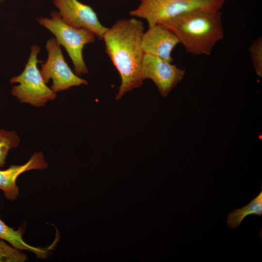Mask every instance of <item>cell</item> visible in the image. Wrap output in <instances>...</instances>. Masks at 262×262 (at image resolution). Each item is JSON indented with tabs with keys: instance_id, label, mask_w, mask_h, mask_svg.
<instances>
[{
	"instance_id": "1",
	"label": "cell",
	"mask_w": 262,
	"mask_h": 262,
	"mask_svg": "<svg viewBox=\"0 0 262 262\" xmlns=\"http://www.w3.org/2000/svg\"><path fill=\"white\" fill-rule=\"evenodd\" d=\"M144 33L143 22L132 17L118 20L103 36L106 53L121 78L116 100L143 84L142 67L145 53L142 38Z\"/></svg>"
},
{
	"instance_id": "2",
	"label": "cell",
	"mask_w": 262,
	"mask_h": 262,
	"mask_svg": "<svg viewBox=\"0 0 262 262\" xmlns=\"http://www.w3.org/2000/svg\"><path fill=\"white\" fill-rule=\"evenodd\" d=\"M221 10L196 9L159 24L171 31L188 53L210 55L224 37Z\"/></svg>"
},
{
	"instance_id": "3",
	"label": "cell",
	"mask_w": 262,
	"mask_h": 262,
	"mask_svg": "<svg viewBox=\"0 0 262 262\" xmlns=\"http://www.w3.org/2000/svg\"><path fill=\"white\" fill-rule=\"evenodd\" d=\"M37 21L65 48L73 64L75 74L79 76L87 74L88 70L83 58L82 50L86 45L95 42V33L86 28H77L66 24L59 13L53 12L50 18L40 17Z\"/></svg>"
},
{
	"instance_id": "4",
	"label": "cell",
	"mask_w": 262,
	"mask_h": 262,
	"mask_svg": "<svg viewBox=\"0 0 262 262\" xmlns=\"http://www.w3.org/2000/svg\"><path fill=\"white\" fill-rule=\"evenodd\" d=\"M40 48L33 45L31 53L22 72L13 77L11 83H18L12 87V94L21 103H28L35 107H42L49 100H54L57 97L44 81L37 64L40 62L37 56Z\"/></svg>"
},
{
	"instance_id": "5",
	"label": "cell",
	"mask_w": 262,
	"mask_h": 262,
	"mask_svg": "<svg viewBox=\"0 0 262 262\" xmlns=\"http://www.w3.org/2000/svg\"><path fill=\"white\" fill-rule=\"evenodd\" d=\"M135 9L130 12L135 17L144 18L148 27L154 26L186 12L201 8L221 9L225 1L215 0H140Z\"/></svg>"
},
{
	"instance_id": "6",
	"label": "cell",
	"mask_w": 262,
	"mask_h": 262,
	"mask_svg": "<svg viewBox=\"0 0 262 262\" xmlns=\"http://www.w3.org/2000/svg\"><path fill=\"white\" fill-rule=\"evenodd\" d=\"M60 45L55 38L49 39L46 43L48 58L40 70L47 83L52 80L50 88L55 92L66 90L73 86L87 85L88 82L74 73L66 62Z\"/></svg>"
},
{
	"instance_id": "7",
	"label": "cell",
	"mask_w": 262,
	"mask_h": 262,
	"mask_svg": "<svg viewBox=\"0 0 262 262\" xmlns=\"http://www.w3.org/2000/svg\"><path fill=\"white\" fill-rule=\"evenodd\" d=\"M185 72L172 62L151 54H144L142 67L143 79L152 81L164 97H166L182 80Z\"/></svg>"
},
{
	"instance_id": "8",
	"label": "cell",
	"mask_w": 262,
	"mask_h": 262,
	"mask_svg": "<svg viewBox=\"0 0 262 262\" xmlns=\"http://www.w3.org/2000/svg\"><path fill=\"white\" fill-rule=\"evenodd\" d=\"M59 10L62 20L66 24L77 28H86L102 40L107 30L99 21L98 16L90 6L78 0H53Z\"/></svg>"
},
{
	"instance_id": "9",
	"label": "cell",
	"mask_w": 262,
	"mask_h": 262,
	"mask_svg": "<svg viewBox=\"0 0 262 262\" xmlns=\"http://www.w3.org/2000/svg\"><path fill=\"white\" fill-rule=\"evenodd\" d=\"M179 44L176 36L160 24L148 27L142 38V48L144 53L151 54L172 62V52Z\"/></svg>"
},
{
	"instance_id": "10",
	"label": "cell",
	"mask_w": 262,
	"mask_h": 262,
	"mask_svg": "<svg viewBox=\"0 0 262 262\" xmlns=\"http://www.w3.org/2000/svg\"><path fill=\"white\" fill-rule=\"evenodd\" d=\"M48 164L41 151L35 152L29 160L22 165H12L5 170H0V189L4 196L13 201L19 195V188L16 180L24 172L31 170H43L47 168Z\"/></svg>"
},
{
	"instance_id": "11",
	"label": "cell",
	"mask_w": 262,
	"mask_h": 262,
	"mask_svg": "<svg viewBox=\"0 0 262 262\" xmlns=\"http://www.w3.org/2000/svg\"><path fill=\"white\" fill-rule=\"evenodd\" d=\"M23 229L15 230L0 219V239L8 242L15 248L20 250H27L34 253L37 257L45 259L48 251L45 248L31 246L23 239Z\"/></svg>"
},
{
	"instance_id": "12",
	"label": "cell",
	"mask_w": 262,
	"mask_h": 262,
	"mask_svg": "<svg viewBox=\"0 0 262 262\" xmlns=\"http://www.w3.org/2000/svg\"><path fill=\"white\" fill-rule=\"evenodd\" d=\"M250 215H262V189L247 205L239 209H233L232 213H228L227 224L229 228L235 229Z\"/></svg>"
},
{
	"instance_id": "13",
	"label": "cell",
	"mask_w": 262,
	"mask_h": 262,
	"mask_svg": "<svg viewBox=\"0 0 262 262\" xmlns=\"http://www.w3.org/2000/svg\"><path fill=\"white\" fill-rule=\"evenodd\" d=\"M20 142L17 133L14 131L0 130V167H4L8 151L16 147Z\"/></svg>"
},
{
	"instance_id": "14",
	"label": "cell",
	"mask_w": 262,
	"mask_h": 262,
	"mask_svg": "<svg viewBox=\"0 0 262 262\" xmlns=\"http://www.w3.org/2000/svg\"><path fill=\"white\" fill-rule=\"evenodd\" d=\"M27 259L25 253L0 240V262H24Z\"/></svg>"
},
{
	"instance_id": "15",
	"label": "cell",
	"mask_w": 262,
	"mask_h": 262,
	"mask_svg": "<svg viewBox=\"0 0 262 262\" xmlns=\"http://www.w3.org/2000/svg\"><path fill=\"white\" fill-rule=\"evenodd\" d=\"M250 56L255 71L260 77H262V37H258L251 43Z\"/></svg>"
},
{
	"instance_id": "16",
	"label": "cell",
	"mask_w": 262,
	"mask_h": 262,
	"mask_svg": "<svg viewBox=\"0 0 262 262\" xmlns=\"http://www.w3.org/2000/svg\"><path fill=\"white\" fill-rule=\"evenodd\" d=\"M215 0L225 1V0Z\"/></svg>"
},
{
	"instance_id": "17",
	"label": "cell",
	"mask_w": 262,
	"mask_h": 262,
	"mask_svg": "<svg viewBox=\"0 0 262 262\" xmlns=\"http://www.w3.org/2000/svg\"><path fill=\"white\" fill-rule=\"evenodd\" d=\"M2 0H0V2L1 1H2Z\"/></svg>"
}]
</instances>
